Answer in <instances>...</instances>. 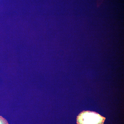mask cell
Returning a JSON list of instances; mask_svg holds the SVG:
<instances>
[{"label":"cell","instance_id":"6da1fadb","mask_svg":"<svg viewBox=\"0 0 124 124\" xmlns=\"http://www.w3.org/2000/svg\"><path fill=\"white\" fill-rule=\"evenodd\" d=\"M106 118L91 111H83L78 116V124H103Z\"/></svg>","mask_w":124,"mask_h":124},{"label":"cell","instance_id":"7a4b0ae2","mask_svg":"<svg viewBox=\"0 0 124 124\" xmlns=\"http://www.w3.org/2000/svg\"><path fill=\"white\" fill-rule=\"evenodd\" d=\"M0 124H8L6 120L1 116H0Z\"/></svg>","mask_w":124,"mask_h":124},{"label":"cell","instance_id":"3957f363","mask_svg":"<svg viewBox=\"0 0 124 124\" xmlns=\"http://www.w3.org/2000/svg\"><path fill=\"white\" fill-rule=\"evenodd\" d=\"M104 0H97V6L98 7H99V6L101 5L102 3L103 2Z\"/></svg>","mask_w":124,"mask_h":124}]
</instances>
